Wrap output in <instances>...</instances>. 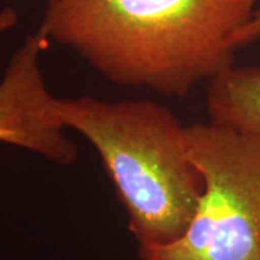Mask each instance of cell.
<instances>
[{
    "label": "cell",
    "instance_id": "cell-6",
    "mask_svg": "<svg viewBox=\"0 0 260 260\" xmlns=\"http://www.w3.org/2000/svg\"><path fill=\"white\" fill-rule=\"evenodd\" d=\"M260 39V6L251 13L247 22L237 29L232 37V47L237 51L239 48L250 45Z\"/></svg>",
    "mask_w": 260,
    "mask_h": 260
},
{
    "label": "cell",
    "instance_id": "cell-3",
    "mask_svg": "<svg viewBox=\"0 0 260 260\" xmlns=\"http://www.w3.org/2000/svg\"><path fill=\"white\" fill-rule=\"evenodd\" d=\"M204 191L186 233L140 260H260V135L215 123L185 127Z\"/></svg>",
    "mask_w": 260,
    "mask_h": 260
},
{
    "label": "cell",
    "instance_id": "cell-4",
    "mask_svg": "<svg viewBox=\"0 0 260 260\" xmlns=\"http://www.w3.org/2000/svg\"><path fill=\"white\" fill-rule=\"evenodd\" d=\"M48 45L37 32L10 58L0 81V142L68 167L77 160L78 150L65 135L55 97L48 91L41 70V55Z\"/></svg>",
    "mask_w": 260,
    "mask_h": 260
},
{
    "label": "cell",
    "instance_id": "cell-5",
    "mask_svg": "<svg viewBox=\"0 0 260 260\" xmlns=\"http://www.w3.org/2000/svg\"><path fill=\"white\" fill-rule=\"evenodd\" d=\"M205 103L211 123L260 135V65H233L217 75Z\"/></svg>",
    "mask_w": 260,
    "mask_h": 260
},
{
    "label": "cell",
    "instance_id": "cell-7",
    "mask_svg": "<svg viewBox=\"0 0 260 260\" xmlns=\"http://www.w3.org/2000/svg\"><path fill=\"white\" fill-rule=\"evenodd\" d=\"M18 12L13 8H5L0 10V37L6 32H9L10 29H13L18 25Z\"/></svg>",
    "mask_w": 260,
    "mask_h": 260
},
{
    "label": "cell",
    "instance_id": "cell-2",
    "mask_svg": "<svg viewBox=\"0 0 260 260\" xmlns=\"http://www.w3.org/2000/svg\"><path fill=\"white\" fill-rule=\"evenodd\" d=\"M65 129L83 135L129 218L139 250L178 242L194 220L204 184L188 158L185 124L152 100L55 97Z\"/></svg>",
    "mask_w": 260,
    "mask_h": 260
},
{
    "label": "cell",
    "instance_id": "cell-1",
    "mask_svg": "<svg viewBox=\"0 0 260 260\" xmlns=\"http://www.w3.org/2000/svg\"><path fill=\"white\" fill-rule=\"evenodd\" d=\"M256 0H48L38 34L121 87L184 99L236 65Z\"/></svg>",
    "mask_w": 260,
    "mask_h": 260
}]
</instances>
